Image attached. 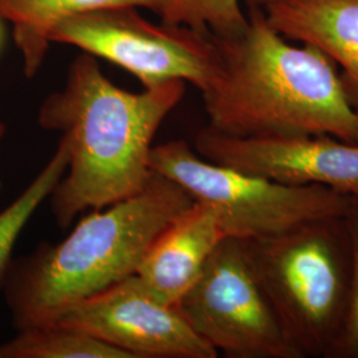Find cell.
Masks as SVG:
<instances>
[{"mask_svg": "<svg viewBox=\"0 0 358 358\" xmlns=\"http://www.w3.org/2000/svg\"><path fill=\"white\" fill-rule=\"evenodd\" d=\"M186 83L171 80L129 92L105 75L99 59L81 52L64 84L38 110V127L60 134L68 149L63 178L52 192V213L65 229L77 215L125 201L153 177L154 137L180 103Z\"/></svg>", "mask_w": 358, "mask_h": 358, "instance_id": "1", "label": "cell"}, {"mask_svg": "<svg viewBox=\"0 0 358 358\" xmlns=\"http://www.w3.org/2000/svg\"><path fill=\"white\" fill-rule=\"evenodd\" d=\"M217 44V71L202 92L208 128L235 137L310 134L358 143V110L319 50L289 43L255 10L242 34Z\"/></svg>", "mask_w": 358, "mask_h": 358, "instance_id": "2", "label": "cell"}, {"mask_svg": "<svg viewBox=\"0 0 358 358\" xmlns=\"http://www.w3.org/2000/svg\"><path fill=\"white\" fill-rule=\"evenodd\" d=\"M192 202L178 183L154 173L142 192L92 210L62 242L13 262L3 288L15 328L53 322L134 275L154 238Z\"/></svg>", "mask_w": 358, "mask_h": 358, "instance_id": "3", "label": "cell"}, {"mask_svg": "<svg viewBox=\"0 0 358 358\" xmlns=\"http://www.w3.org/2000/svg\"><path fill=\"white\" fill-rule=\"evenodd\" d=\"M242 242L256 280L300 358H332L350 291L345 217L315 219Z\"/></svg>", "mask_w": 358, "mask_h": 358, "instance_id": "4", "label": "cell"}, {"mask_svg": "<svg viewBox=\"0 0 358 358\" xmlns=\"http://www.w3.org/2000/svg\"><path fill=\"white\" fill-rule=\"evenodd\" d=\"M150 167L217 211L227 238L259 239L321 217H345L350 195L288 186L205 159L183 140L153 146Z\"/></svg>", "mask_w": 358, "mask_h": 358, "instance_id": "5", "label": "cell"}, {"mask_svg": "<svg viewBox=\"0 0 358 358\" xmlns=\"http://www.w3.org/2000/svg\"><path fill=\"white\" fill-rule=\"evenodd\" d=\"M133 6L78 13L52 32V44H66L124 68L143 88L171 80L201 93L217 71V38L183 26L155 24Z\"/></svg>", "mask_w": 358, "mask_h": 358, "instance_id": "6", "label": "cell"}, {"mask_svg": "<svg viewBox=\"0 0 358 358\" xmlns=\"http://www.w3.org/2000/svg\"><path fill=\"white\" fill-rule=\"evenodd\" d=\"M176 306L192 331L226 357L300 358L256 280L242 239L222 241Z\"/></svg>", "mask_w": 358, "mask_h": 358, "instance_id": "7", "label": "cell"}, {"mask_svg": "<svg viewBox=\"0 0 358 358\" xmlns=\"http://www.w3.org/2000/svg\"><path fill=\"white\" fill-rule=\"evenodd\" d=\"M53 322L88 333L131 358H217L177 306L162 301L134 273L68 308Z\"/></svg>", "mask_w": 358, "mask_h": 358, "instance_id": "8", "label": "cell"}, {"mask_svg": "<svg viewBox=\"0 0 358 358\" xmlns=\"http://www.w3.org/2000/svg\"><path fill=\"white\" fill-rule=\"evenodd\" d=\"M195 152L219 165L288 186H325L358 198V143L331 136L235 137L206 127Z\"/></svg>", "mask_w": 358, "mask_h": 358, "instance_id": "9", "label": "cell"}, {"mask_svg": "<svg viewBox=\"0 0 358 358\" xmlns=\"http://www.w3.org/2000/svg\"><path fill=\"white\" fill-rule=\"evenodd\" d=\"M226 238L217 210L194 201L154 238L136 275L157 297L176 306Z\"/></svg>", "mask_w": 358, "mask_h": 358, "instance_id": "10", "label": "cell"}, {"mask_svg": "<svg viewBox=\"0 0 358 358\" xmlns=\"http://www.w3.org/2000/svg\"><path fill=\"white\" fill-rule=\"evenodd\" d=\"M262 13L284 38L319 50L340 66L358 110V0H279Z\"/></svg>", "mask_w": 358, "mask_h": 358, "instance_id": "11", "label": "cell"}, {"mask_svg": "<svg viewBox=\"0 0 358 358\" xmlns=\"http://www.w3.org/2000/svg\"><path fill=\"white\" fill-rule=\"evenodd\" d=\"M115 6L157 13L158 0H0V17L13 27L24 76L34 78L45 62L56 27L78 13Z\"/></svg>", "mask_w": 358, "mask_h": 358, "instance_id": "12", "label": "cell"}, {"mask_svg": "<svg viewBox=\"0 0 358 358\" xmlns=\"http://www.w3.org/2000/svg\"><path fill=\"white\" fill-rule=\"evenodd\" d=\"M16 331L0 343V358H131L88 333L57 322Z\"/></svg>", "mask_w": 358, "mask_h": 358, "instance_id": "13", "label": "cell"}, {"mask_svg": "<svg viewBox=\"0 0 358 358\" xmlns=\"http://www.w3.org/2000/svg\"><path fill=\"white\" fill-rule=\"evenodd\" d=\"M68 165V149L63 140L13 202L0 210V288H3L7 273L13 264V254L23 230L34 214L51 196L59 180L63 178Z\"/></svg>", "mask_w": 358, "mask_h": 358, "instance_id": "14", "label": "cell"}, {"mask_svg": "<svg viewBox=\"0 0 358 358\" xmlns=\"http://www.w3.org/2000/svg\"><path fill=\"white\" fill-rule=\"evenodd\" d=\"M157 15L162 23L217 38L236 36L248 26V13L241 0H158Z\"/></svg>", "mask_w": 358, "mask_h": 358, "instance_id": "15", "label": "cell"}, {"mask_svg": "<svg viewBox=\"0 0 358 358\" xmlns=\"http://www.w3.org/2000/svg\"><path fill=\"white\" fill-rule=\"evenodd\" d=\"M350 239L352 272L345 321L332 358H358V198L352 196L345 214Z\"/></svg>", "mask_w": 358, "mask_h": 358, "instance_id": "16", "label": "cell"}, {"mask_svg": "<svg viewBox=\"0 0 358 358\" xmlns=\"http://www.w3.org/2000/svg\"><path fill=\"white\" fill-rule=\"evenodd\" d=\"M279 0H245V4L248 6V10H255V11H262L269 4L276 3Z\"/></svg>", "mask_w": 358, "mask_h": 358, "instance_id": "17", "label": "cell"}, {"mask_svg": "<svg viewBox=\"0 0 358 358\" xmlns=\"http://www.w3.org/2000/svg\"><path fill=\"white\" fill-rule=\"evenodd\" d=\"M6 134H7V127H6V124L0 120V143L4 140Z\"/></svg>", "mask_w": 358, "mask_h": 358, "instance_id": "18", "label": "cell"}, {"mask_svg": "<svg viewBox=\"0 0 358 358\" xmlns=\"http://www.w3.org/2000/svg\"><path fill=\"white\" fill-rule=\"evenodd\" d=\"M3 19L0 17V51L3 48V43H4V26H3Z\"/></svg>", "mask_w": 358, "mask_h": 358, "instance_id": "19", "label": "cell"}]
</instances>
